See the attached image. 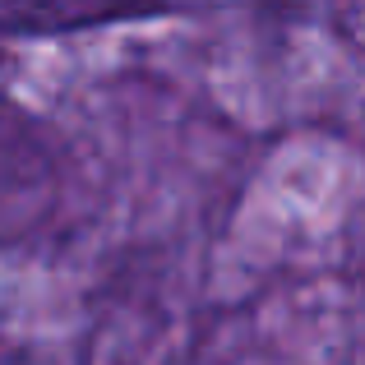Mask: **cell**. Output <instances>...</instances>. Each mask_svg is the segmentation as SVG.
<instances>
[{"label": "cell", "mask_w": 365, "mask_h": 365, "mask_svg": "<svg viewBox=\"0 0 365 365\" xmlns=\"http://www.w3.org/2000/svg\"><path fill=\"white\" fill-rule=\"evenodd\" d=\"M324 24L338 46H347L351 56H365V5H333Z\"/></svg>", "instance_id": "3957f363"}, {"label": "cell", "mask_w": 365, "mask_h": 365, "mask_svg": "<svg viewBox=\"0 0 365 365\" xmlns=\"http://www.w3.org/2000/svg\"><path fill=\"white\" fill-rule=\"evenodd\" d=\"M176 9H107V5H74V0H0V37L9 42H42V37H74L93 28L148 24L171 19Z\"/></svg>", "instance_id": "7a4b0ae2"}, {"label": "cell", "mask_w": 365, "mask_h": 365, "mask_svg": "<svg viewBox=\"0 0 365 365\" xmlns=\"http://www.w3.org/2000/svg\"><path fill=\"white\" fill-rule=\"evenodd\" d=\"M74 195V158L42 111L0 93V250H28L61 232Z\"/></svg>", "instance_id": "6da1fadb"}]
</instances>
